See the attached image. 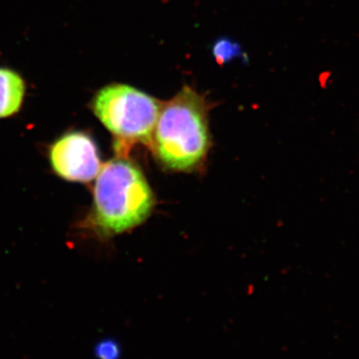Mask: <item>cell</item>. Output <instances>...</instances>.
Listing matches in <instances>:
<instances>
[{
  "mask_svg": "<svg viewBox=\"0 0 359 359\" xmlns=\"http://www.w3.org/2000/svg\"><path fill=\"white\" fill-rule=\"evenodd\" d=\"M208 112L204 97L189 86L162 104L150 144L161 166L175 172L202 166L211 145Z\"/></svg>",
  "mask_w": 359,
  "mask_h": 359,
  "instance_id": "6da1fadb",
  "label": "cell"
},
{
  "mask_svg": "<svg viewBox=\"0 0 359 359\" xmlns=\"http://www.w3.org/2000/svg\"><path fill=\"white\" fill-rule=\"evenodd\" d=\"M94 186L92 224L103 236L119 235L144 223L155 196L140 168L126 158L101 167Z\"/></svg>",
  "mask_w": 359,
  "mask_h": 359,
  "instance_id": "7a4b0ae2",
  "label": "cell"
},
{
  "mask_svg": "<svg viewBox=\"0 0 359 359\" xmlns=\"http://www.w3.org/2000/svg\"><path fill=\"white\" fill-rule=\"evenodd\" d=\"M162 103L126 84L107 85L97 92L92 110L115 138L119 157L136 144L150 146Z\"/></svg>",
  "mask_w": 359,
  "mask_h": 359,
  "instance_id": "3957f363",
  "label": "cell"
},
{
  "mask_svg": "<svg viewBox=\"0 0 359 359\" xmlns=\"http://www.w3.org/2000/svg\"><path fill=\"white\" fill-rule=\"evenodd\" d=\"M52 169L69 182L87 183L95 179L101 169L96 142L84 132L65 134L49 149Z\"/></svg>",
  "mask_w": 359,
  "mask_h": 359,
  "instance_id": "277c9868",
  "label": "cell"
},
{
  "mask_svg": "<svg viewBox=\"0 0 359 359\" xmlns=\"http://www.w3.org/2000/svg\"><path fill=\"white\" fill-rule=\"evenodd\" d=\"M25 84L15 71L0 68V118L15 114L25 98Z\"/></svg>",
  "mask_w": 359,
  "mask_h": 359,
  "instance_id": "5b68a950",
  "label": "cell"
},
{
  "mask_svg": "<svg viewBox=\"0 0 359 359\" xmlns=\"http://www.w3.org/2000/svg\"><path fill=\"white\" fill-rule=\"evenodd\" d=\"M122 353L121 344L113 339H103L94 344L95 359H121Z\"/></svg>",
  "mask_w": 359,
  "mask_h": 359,
  "instance_id": "8992f818",
  "label": "cell"
},
{
  "mask_svg": "<svg viewBox=\"0 0 359 359\" xmlns=\"http://www.w3.org/2000/svg\"><path fill=\"white\" fill-rule=\"evenodd\" d=\"M238 51V47L228 41V40H223L219 41L215 46V55L221 61H226L231 58V56L235 55L236 52Z\"/></svg>",
  "mask_w": 359,
  "mask_h": 359,
  "instance_id": "52a82bcc",
  "label": "cell"
}]
</instances>
